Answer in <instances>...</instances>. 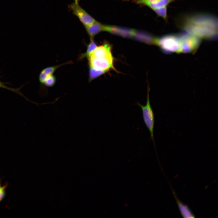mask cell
<instances>
[{
    "mask_svg": "<svg viewBox=\"0 0 218 218\" xmlns=\"http://www.w3.org/2000/svg\"><path fill=\"white\" fill-rule=\"evenodd\" d=\"M179 21L180 28L200 39L215 40L217 38V19L213 15L198 13L184 16Z\"/></svg>",
    "mask_w": 218,
    "mask_h": 218,
    "instance_id": "1",
    "label": "cell"
},
{
    "mask_svg": "<svg viewBox=\"0 0 218 218\" xmlns=\"http://www.w3.org/2000/svg\"><path fill=\"white\" fill-rule=\"evenodd\" d=\"M154 44L166 53H182V43L179 34L168 35L155 38Z\"/></svg>",
    "mask_w": 218,
    "mask_h": 218,
    "instance_id": "2",
    "label": "cell"
},
{
    "mask_svg": "<svg viewBox=\"0 0 218 218\" xmlns=\"http://www.w3.org/2000/svg\"><path fill=\"white\" fill-rule=\"evenodd\" d=\"M136 104L139 106L142 110L144 121L150 132V139L153 140L155 147L154 134V116L150 101L149 89L147 91L146 104L145 105H143L139 102H137Z\"/></svg>",
    "mask_w": 218,
    "mask_h": 218,
    "instance_id": "3",
    "label": "cell"
},
{
    "mask_svg": "<svg viewBox=\"0 0 218 218\" xmlns=\"http://www.w3.org/2000/svg\"><path fill=\"white\" fill-rule=\"evenodd\" d=\"M68 8L73 14L78 18L84 27L89 25L96 21L81 6L79 0H74L72 3L68 5Z\"/></svg>",
    "mask_w": 218,
    "mask_h": 218,
    "instance_id": "4",
    "label": "cell"
},
{
    "mask_svg": "<svg viewBox=\"0 0 218 218\" xmlns=\"http://www.w3.org/2000/svg\"><path fill=\"white\" fill-rule=\"evenodd\" d=\"M180 34L182 43V53L195 52L200 44L201 39L186 32Z\"/></svg>",
    "mask_w": 218,
    "mask_h": 218,
    "instance_id": "5",
    "label": "cell"
},
{
    "mask_svg": "<svg viewBox=\"0 0 218 218\" xmlns=\"http://www.w3.org/2000/svg\"><path fill=\"white\" fill-rule=\"evenodd\" d=\"M90 67L106 72L113 68L112 56L104 58H89Z\"/></svg>",
    "mask_w": 218,
    "mask_h": 218,
    "instance_id": "6",
    "label": "cell"
},
{
    "mask_svg": "<svg viewBox=\"0 0 218 218\" xmlns=\"http://www.w3.org/2000/svg\"><path fill=\"white\" fill-rule=\"evenodd\" d=\"M111 56L112 55L111 46L108 44H105L101 46H97L89 58H104Z\"/></svg>",
    "mask_w": 218,
    "mask_h": 218,
    "instance_id": "7",
    "label": "cell"
},
{
    "mask_svg": "<svg viewBox=\"0 0 218 218\" xmlns=\"http://www.w3.org/2000/svg\"><path fill=\"white\" fill-rule=\"evenodd\" d=\"M104 26L96 21L93 23L84 27L90 39H93L95 35L100 32L104 31Z\"/></svg>",
    "mask_w": 218,
    "mask_h": 218,
    "instance_id": "8",
    "label": "cell"
},
{
    "mask_svg": "<svg viewBox=\"0 0 218 218\" xmlns=\"http://www.w3.org/2000/svg\"><path fill=\"white\" fill-rule=\"evenodd\" d=\"M71 61L62 64H61L51 66L45 68L41 72L39 77V80L41 83L43 84L45 80L47 77L53 74L54 72L58 68L65 64H70Z\"/></svg>",
    "mask_w": 218,
    "mask_h": 218,
    "instance_id": "9",
    "label": "cell"
},
{
    "mask_svg": "<svg viewBox=\"0 0 218 218\" xmlns=\"http://www.w3.org/2000/svg\"><path fill=\"white\" fill-rule=\"evenodd\" d=\"M178 207L182 216L185 218H193L195 216L188 206L182 203L177 198L175 193H173Z\"/></svg>",
    "mask_w": 218,
    "mask_h": 218,
    "instance_id": "10",
    "label": "cell"
},
{
    "mask_svg": "<svg viewBox=\"0 0 218 218\" xmlns=\"http://www.w3.org/2000/svg\"><path fill=\"white\" fill-rule=\"evenodd\" d=\"M97 46L96 44L93 40V39H90V42L87 46L86 52L81 54L80 56L79 59H82L85 57H86L88 59Z\"/></svg>",
    "mask_w": 218,
    "mask_h": 218,
    "instance_id": "11",
    "label": "cell"
},
{
    "mask_svg": "<svg viewBox=\"0 0 218 218\" xmlns=\"http://www.w3.org/2000/svg\"><path fill=\"white\" fill-rule=\"evenodd\" d=\"M174 0H160L157 2L149 3L146 5L153 10L154 9L167 6L170 3L173 1Z\"/></svg>",
    "mask_w": 218,
    "mask_h": 218,
    "instance_id": "12",
    "label": "cell"
},
{
    "mask_svg": "<svg viewBox=\"0 0 218 218\" xmlns=\"http://www.w3.org/2000/svg\"><path fill=\"white\" fill-rule=\"evenodd\" d=\"M89 70L90 81L93 80L106 72L104 71L96 70L91 67H90Z\"/></svg>",
    "mask_w": 218,
    "mask_h": 218,
    "instance_id": "13",
    "label": "cell"
},
{
    "mask_svg": "<svg viewBox=\"0 0 218 218\" xmlns=\"http://www.w3.org/2000/svg\"><path fill=\"white\" fill-rule=\"evenodd\" d=\"M153 10L158 16L162 17L164 20L167 19V6L154 9Z\"/></svg>",
    "mask_w": 218,
    "mask_h": 218,
    "instance_id": "14",
    "label": "cell"
},
{
    "mask_svg": "<svg viewBox=\"0 0 218 218\" xmlns=\"http://www.w3.org/2000/svg\"><path fill=\"white\" fill-rule=\"evenodd\" d=\"M55 82L56 78L52 74L47 77L43 84L46 86L51 87L55 84Z\"/></svg>",
    "mask_w": 218,
    "mask_h": 218,
    "instance_id": "15",
    "label": "cell"
},
{
    "mask_svg": "<svg viewBox=\"0 0 218 218\" xmlns=\"http://www.w3.org/2000/svg\"><path fill=\"white\" fill-rule=\"evenodd\" d=\"M0 88L8 89L16 93L21 96L24 97L25 98H27L21 94L20 91V88H9L5 85L4 83L0 81Z\"/></svg>",
    "mask_w": 218,
    "mask_h": 218,
    "instance_id": "16",
    "label": "cell"
},
{
    "mask_svg": "<svg viewBox=\"0 0 218 218\" xmlns=\"http://www.w3.org/2000/svg\"><path fill=\"white\" fill-rule=\"evenodd\" d=\"M160 0H143L138 2V3H142L145 5L151 3L157 2Z\"/></svg>",
    "mask_w": 218,
    "mask_h": 218,
    "instance_id": "17",
    "label": "cell"
},
{
    "mask_svg": "<svg viewBox=\"0 0 218 218\" xmlns=\"http://www.w3.org/2000/svg\"><path fill=\"white\" fill-rule=\"evenodd\" d=\"M133 0L135 1H136L137 2H139L142 1L143 0Z\"/></svg>",
    "mask_w": 218,
    "mask_h": 218,
    "instance_id": "18",
    "label": "cell"
}]
</instances>
